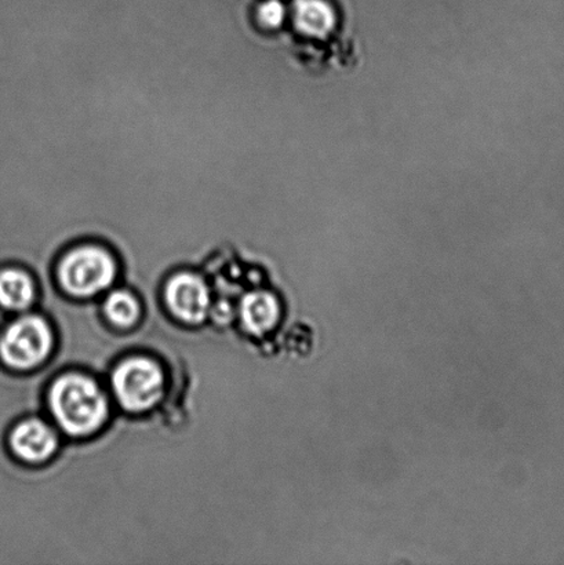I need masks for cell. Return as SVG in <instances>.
I'll return each instance as SVG.
<instances>
[{"mask_svg":"<svg viewBox=\"0 0 564 565\" xmlns=\"http://www.w3.org/2000/svg\"><path fill=\"white\" fill-rule=\"evenodd\" d=\"M119 273V259L102 242L83 241L66 247L55 264L61 287L75 297H93L107 290Z\"/></svg>","mask_w":564,"mask_h":565,"instance_id":"6da1fadb","label":"cell"},{"mask_svg":"<svg viewBox=\"0 0 564 565\" xmlns=\"http://www.w3.org/2000/svg\"><path fill=\"white\" fill-rule=\"evenodd\" d=\"M50 406L61 428L70 435H91L108 415V402L96 382L82 375H66L50 392Z\"/></svg>","mask_w":564,"mask_h":565,"instance_id":"7a4b0ae2","label":"cell"},{"mask_svg":"<svg viewBox=\"0 0 564 565\" xmlns=\"http://www.w3.org/2000/svg\"><path fill=\"white\" fill-rule=\"evenodd\" d=\"M53 347L46 321L26 316L11 323L0 335V360L11 369L28 370L41 364Z\"/></svg>","mask_w":564,"mask_h":565,"instance_id":"3957f363","label":"cell"},{"mask_svg":"<svg viewBox=\"0 0 564 565\" xmlns=\"http://www.w3.org/2000/svg\"><path fill=\"white\" fill-rule=\"evenodd\" d=\"M113 385L119 403L129 412H146L163 395L162 370L151 360L136 358L126 360L113 376Z\"/></svg>","mask_w":564,"mask_h":565,"instance_id":"277c9868","label":"cell"},{"mask_svg":"<svg viewBox=\"0 0 564 565\" xmlns=\"http://www.w3.org/2000/svg\"><path fill=\"white\" fill-rule=\"evenodd\" d=\"M171 312L185 323H202L210 312V290L201 276L179 273L171 276L164 290Z\"/></svg>","mask_w":564,"mask_h":565,"instance_id":"5b68a950","label":"cell"},{"mask_svg":"<svg viewBox=\"0 0 564 565\" xmlns=\"http://www.w3.org/2000/svg\"><path fill=\"white\" fill-rule=\"evenodd\" d=\"M10 447L26 462H42L57 448V436L42 420L28 419L15 426L10 436Z\"/></svg>","mask_w":564,"mask_h":565,"instance_id":"8992f818","label":"cell"},{"mask_svg":"<svg viewBox=\"0 0 564 565\" xmlns=\"http://www.w3.org/2000/svg\"><path fill=\"white\" fill-rule=\"evenodd\" d=\"M292 24L302 35L322 39L334 30L336 13L324 0H295Z\"/></svg>","mask_w":564,"mask_h":565,"instance_id":"52a82bcc","label":"cell"},{"mask_svg":"<svg viewBox=\"0 0 564 565\" xmlns=\"http://www.w3.org/2000/svg\"><path fill=\"white\" fill-rule=\"evenodd\" d=\"M35 298V281L19 265L0 267V307L6 310H24Z\"/></svg>","mask_w":564,"mask_h":565,"instance_id":"ba28073f","label":"cell"},{"mask_svg":"<svg viewBox=\"0 0 564 565\" xmlns=\"http://www.w3.org/2000/svg\"><path fill=\"white\" fill-rule=\"evenodd\" d=\"M276 302L267 292H252L243 298L241 316L243 324L254 334H262L274 326L276 320Z\"/></svg>","mask_w":564,"mask_h":565,"instance_id":"9c48e42d","label":"cell"},{"mask_svg":"<svg viewBox=\"0 0 564 565\" xmlns=\"http://www.w3.org/2000/svg\"><path fill=\"white\" fill-rule=\"evenodd\" d=\"M105 313L116 326L129 327L136 323L140 308L136 298L127 291H115L110 294L105 302Z\"/></svg>","mask_w":564,"mask_h":565,"instance_id":"30bf717a","label":"cell"},{"mask_svg":"<svg viewBox=\"0 0 564 565\" xmlns=\"http://www.w3.org/2000/svg\"><path fill=\"white\" fill-rule=\"evenodd\" d=\"M286 17V6L281 0H258L254 4V22L264 32L270 33L280 30L285 24Z\"/></svg>","mask_w":564,"mask_h":565,"instance_id":"8fae6325","label":"cell"}]
</instances>
